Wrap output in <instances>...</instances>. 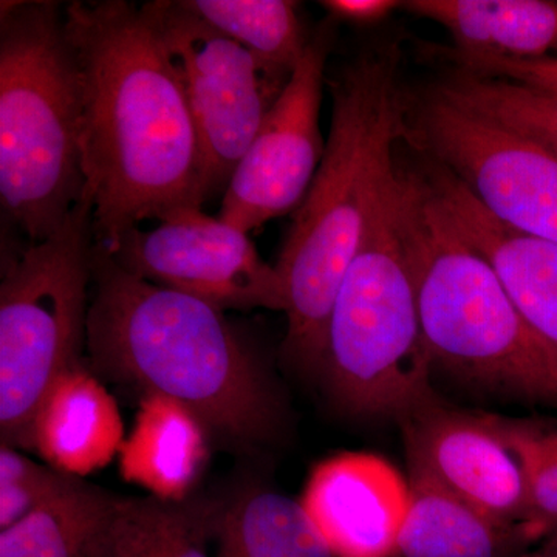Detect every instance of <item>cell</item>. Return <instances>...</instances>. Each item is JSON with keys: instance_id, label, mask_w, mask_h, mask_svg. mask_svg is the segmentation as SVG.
I'll return each instance as SVG.
<instances>
[{"instance_id": "21", "label": "cell", "mask_w": 557, "mask_h": 557, "mask_svg": "<svg viewBox=\"0 0 557 557\" xmlns=\"http://www.w3.org/2000/svg\"><path fill=\"white\" fill-rule=\"evenodd\" d=\"M212 28L236 40L281 86L299 64L310 38L299 3L289 0H183Z\"/></svg>"}, {"instance_id": "27", "label": "cell", "mask_w": 557, "mask_h": 557, "mask_svg": "<svg viewBox=\"0 0 557 557\" xmlns=\"http://www.w3.org/2000/svg\"><path fill=\"white\" fill-rule=\"evenodd\" d=\"M485 75L500 76L557 94V58L531 61H487L480 65Z\"/></svg>"}, {"instance_id": "23", "label": "cell", "mask_w": 557, "mask_h": 557, "mask_svg": "<svg viewBox=\"0 0 557 557\" xmlns=\"http://www.w3.org/2000/svg\"><path fill=\"white\" fill-rule=\"evenodd\" d=\"M491 423L518 457L527 485L523 522L531 544L557 542V426L490 416Z\"/></svg>"}, {"instance_id": "8", "label": "cell", "mask_w": 557, "mask_h": 557, "mask_svg": "<svg viewBox=\"0 0 557 557\" xmlns=\"http://www.w3.org/2000/svg\"><path fill=\"white\" fill-rule=\"evenodd\" d=\"M408 134L498 222L557 245V153L437 89L418 106Z\"/></svg>"}, {"instance_id": "12", "label": "cell", "mask_w": 557, "mask_h": 557, "mask_svg": "<svg viewBox=\"0 0 557 557\" xmlns=\"http://www.w3.org/2000/svg\"><path fill=\"white\" fill-rule=\"evenodd\" d=\"M398 423L409 472L434 480L502 525L523 528L525 478L490 416L449 409L434 398Z\"/></svg>"}, {"instance_id": "18", "label": "cell", "mask_w": 557, "mask_h": 557, "mask_svg": "<svg viewBox=\"0 0 557 557\" xmlns=\"http://www.w3.org/2000/svg\"><path fill=\"white\" fill-rule=\"evenodd\" d=\"M209 431L190 410L148 395L139 403L129 437L121 448V474L161 500L189 496L208 456Z\"/></svg>"}, {"instance_id": "11", "label": "cell", "mask_w": 557, "mask_h": 557, "mask_svg": "<svg viewBox=\"0 0 557 557\" xmlns=\"http://www.w3.org/2000/svg\"><path fill=\"white\" fill-rule=\"evenodd\" d=\"M332 33L311 36L299 64L223 194L218 218L245 233L295 212L300 207L324 159L321 119Z\"/></svg>"}, {"instance_id": "29", "label": "cell", "mask_w": 557, "mask_h": 557, "mask_svg": "<svg viewBox=\"0 0 557 557\" xmlns=\"http://www.w3.org/2000/svg\"><path fill=\"white\" fill-rule=\"evenodd\" d=\"M515 557H557V542L556 544H544V547L534 553H522Z\"/></svg>"}, {"instance_id": "24", "label": "cell", "mask_w": 557, "mask_h": 557, "mask_svg": "<svg viewBox=\"0 0 557 557\" xmlns=\"http://www.w3.org/2000/svg\"><path fill=\"white\" fill-rule=\"evenodd\" d=\"M49 463H38L21 449L0 445V531L83 482Z\"/></svg>"}, {"instance_id": "16", "label": "cell", "mask_w": 557, "mask_h": 557, "mask_svg": "<svg viewBox=\"0 0 557 557\" xmlns=\"http://www.w3.org/2000/svg\"><path fill=\"white\" fill-rule=\"evenodd\" d=\"M403 9L445 27L463 67L531 61L557 49V2L547 0H410Z\"/></svg>"}, {"instance_id": "7", "label": "cell", "mask_w": 557, "mask_h": 557, "mask_svg": "<svg viewBox=\"0 0 557 557\" xmlns=\"http://www.w3.org/2000/svg\"><path fill=\"white\" fill-rule=\"evenodd\" d=\"M91 208L81 200L46 240L9 259L0 282V442L33 450L44 398L87 350L95 255Z\"/></svg>"}, {"instance_id": "10", "label": "cell", "mask_w": 557, "mask_h": 557, "mask_svg": "<svg viewBox=\"0 0 557 557\" xmlns=\"http://www.w3.org/2000/svg\"><path fill=\"white\" fill-rule=\"evenodd\" d=\"M109 255L132 276L223 311H285L281 276L248 233L201 209L177 212L150 231L132 230Z\"/></svg>"}, {"instance_id": "13", "label": "cell", "mask_w": 557, "mask_h": 557, "mask_svg": "<svg viewBox=\"0 0 557 557\" xmlns=\"http://www.w3.org/2000/svg\"><path fill=\"white\" fill-rule=\"evenodd\" d=\"M409 500V480L370 453L319 461L300 497L335 557H394Z\"/></svg>"}, {"instance_id": "17", "label": "cell", "mask_w": 557, "mask_h": 557, "mask_svg": "<svg viewBox=\"0 0 557 557\" xmlns=\"http://www.w3.org/2000/svg\"><path fill=\"white\" fill-rule=\"evenodd\" d=\"M408 480L394 557H515L530 547L522 527L502 525L426 475L409 472Z\"/></svg>"}, {"instance_id": "3", "label": "cell", "mask_w": 557, "mask_h": 557, "mask_svg": "<svg viewBox=\"0 0 557 557\" xmlns=\"http://www.w3.org/2000/svg\"><path fill=\"white\" fill-rule=\"evenodd\" d=\"M332 97L324 159L274 265L285 292V351L313 369H321L343 278L397 175V143L408 135L398 44L372 47L344 65L332 81Z\"/></svg>"}, {"instance_id": "15", "label": "cell", "mask_w": 557, "mask_h": 557, "mask_svg": "<svg viewBox=\"0 0 557 557\" xmlns=\"http://www.w3.org/2000/svg\"><path fill=\"white\" fill-rule=\"evenodd\" d=\"M124 440L115 399L84 366L58 379L33 426V450L50 467L83 479L108 467Z\"/></svg>"}, {"instance_id": "2", "label": "cell", "mask_w": 557, "mask_h": 557, "mask_svg": "<svg viewBox=\"0 0 557 557\" xmlns=\"http://www.w3.org/2000/svg\"><path fill=\"white\" fill-rule=\"evenodd\" d=\"M87 354L98 379L170 398L242 449L269 445L284 424L269 366L225 311L132 276L98 244Z\"/></svg>"}, {"instance_id": "26", "label": "cell", "mask_w": 557, "mask_h": 557, "mask_svg": "<svg viewBox=\"0 0 557 557\" xmlns=\"http://www.w3.org/2000/svg\"><path fill=\"white\" fill-rule=\"evenodd\" d=\"M106 557H163L157 497H124Z\"/></svg>"}, {"instance_id": "14", "label": "cell", "mask_w": 557, "mask_h": 557, "mask_svg": "<svg viewBox=\"0 0 557 557\" xmlns=\"http://www.w3.org/2000/svg\"><path fill=\"white\" fill-rule=\"evenodd\" d=\"M420 171L460 233L493 263L528 325L557 351V245L498 222L435 161L428 159Z\"/></svg>"}, {"instance_id": "20", "label": "cell", "mask_w": 557, "mask_h": 557, "mask_svg": "<svg viewBox=\"0 0 557 557\" xmlns=\"http://www.w3.org/2000/svg\"><path fill=\"white\" fill-rule=\"evenodd\" d=\"M215 557H335L300 500L251 486L225 502Z\"/></svg>"}, {"instance_id": "9", "label": "cell", "mask_w": 557, "mask_h": 557, "mask_svg": "<svg viewBox=\"0 0 557 557\" xmlns=\"http://www.w3.org/2000/svg\"><path fill=\"white\" fill-rule=\"evenodd\" d=\"M196 121L208 196L225 194L282 89L247 49L183 2H152Z\"/></svg>"}, {"instance_id": "5", "label": "cell", "mask_w": 557, "mask_h": 557, "mask_svg": "<svg viewBox=\"0 0 557 557\" xmlns=\"http://www.w3.org/2000/svg\"><path fill=\"white\" fill-rule=\"evenodd\" d=\"M0 10V199L33 244L83 200L79 70L60 3Z\"/></svg>"}, {"instance_id": "22", "label": "cell", "mask_w": 557, "mask_h": 557, "mask_svg": "<svg viewBox=\"0 0 557 557\" xmlns=\"http://www.w3.org/2000/svg\"><path fill=\"white\" fill-rule=\"evenodd\" d=\"M449 100L557 153V94L460 69L435 87Z\"/></svg>"}, {"instance_id": "19", "label": "cell", "mask_w": 557, "mask_h": 557, "mask_svg": "<svg viewBox=\"0 0 557 557\" xmlns=\"http://www.w3.org/2000/svg\"><path fill=\"white\" fill-rule=\"evenodd\" d=\"M123 500L83 480L0 531V557H106Z\"/></svg>"}, {"instance_id": "25", "label": "cell", "mask_w": 557, "mask_h": 557, "mask_svg": "<svg viewBox=\"0 0 557 557\" xmlns=\"http://www.w3.org/2000/svg\"><path fill=\"white\" fill-rule=\"evenodd\" d=\"M225 502L188 496L182 500L157 498L161 556L215 557L220 516Z\"/></svg>"}, {"instance_id": "28", "label": "cell", "mask_w": 557, "mask_h": 557, "mask_svg": "<svg viewBox=\"0 0 557 557\" xmlns=\"http://www.w3.org/2000/svg\"><path fill=\"white\" fill-rule=\"evenodd\" d=\"M322 9L332 20L354 25H375L387 20L403 2L394 0H324Z\"/></svg>"}, {"instance_id": "4", "label": "cell", "mask_w": 557, "mask_h": 557, "mask_svg": "<svg viewBox=\"0 0 557 557\" xmlns=\"http://www.w3.org/2000/svg\"><path fill=\"white\" fill-rule=\"evenodd\" d=\"M399 228L424 343L461 379L557 408V351L457 228L420 170L399 168Z\"/></svg>"}, {"instance_id": "1", "label": "cell", "mask_w": 557, "mask_h": 557, "mask_svg": "<svg viewBox=\"0 0 557 557\" xmlns=\"http://www.w3.org/2000/svg\"><path fill=\"white\" fill-rule=\"evenodd\" d=\"M64 22L83 98V200L112 252L139 223L203 207V153L152 2H72Z\"/></svg>"}, {"instance_id": "6", "label": "cell", "mask_w": 557, "mask_h": 557, "mask_svg": "<svg viewBox=\"0 0 557 557\" xmlns=\"http://www.w3.org/2000/svg\"><path fill=\"white\" fill-rule=\"evenodd\" d=\"M399 228V166L351 260L325 330L321 369L357 417L401 420L435 397Z\"/></svg>"}]
</instances>
